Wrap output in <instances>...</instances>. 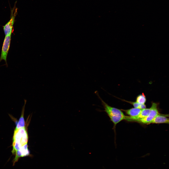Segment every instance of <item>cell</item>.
<instances>
[{"instance_id":"cell-1","label":"cell","mask_w":169,"mask_h":169,"mask_svg":"<svg viewBox=\"0 0 169 169\" xmlns=\"http://www.w3.org/2000/svg\"><path fill=\"white\" fill-rule=\"evenodd\" d=\"M97 95L101 100L105 111L113 124V129L115 134V128L117 124L122 120H125V116L122 111L120 109L112 107L105 102L99 96L98 92Z\"/></svg>"},{"instance_id":"cell-2","label":"cell","mask_w":169,"mask_h":169,"mask_svg":"<svg viewBox=\"0 0 169 169\" xmlns=\"http://www.w3.org/2000/svg\"><path fill=\"white\" fill-rule=\"evenodd\" d=\"M28 135L25 127L15 129L12 143V152L13 155L17 152H21L23 146L27 144Z\"/></svg>"},{"instance_id":"cell-3","label":"cell","mask_w":169,"mask_h":169,"mask_svg":"<svg viewBox=\"0 0 169 169\" xmlns=\"http://www.w3.org/2000/svg\"><path fill=\"white\" fill-rule=\"evenodd\" d=\"M17 1L15 3L14 7L11 9L10 19L9 21L3 26V29L5 35L12 34L15 18L17 14L18 8L16 6Z\"/></svg>"},{"instance_id":"cell-4","label":"cell","mask_w":169,"mask_h":169,"mask_svg":"<svg viewBox=\"0 0 169 169\" xmlns=\"http://www.w3.org/2000/svg\"><path fill=\"white\" fill-rule=\"evenodd\" d=\"M158 105L157 103H152L150 108V111L148 115L143 118L136 120L135 122L143 124H150L153 120L159 113L158 109Z\"/></svg>"},{"instance_id":"cell-5","label":"cell","mask_w":169,"mask_h":169,"mask_svg":"<svg viewBox=\"0 0 169 169\" xmlns=\"http://www.w3.org/2000/svg\"><path fill=\"white\" fill-rule=\"evenodd\" d=\"M12 34L5 35L3 44L0 57V62L3 60L5 61L7 67L8 65L7 62V57L10 48Z\"/></svg>"},{"instance_id":"cell-6","label":"cell","mask_w":169,"mask_h":169,"mask_svg":"<svg viewBox=\"0 0 169 169\" xmlns=\"http://www.w3.org/2000/svg\"><path fill=\"white\" fill-rule=\"evenodd\" d=\"M150 108L142 109L141 112L138 115L135 116H126L125 120L129 122H135L136 120L143 118L147 116L149 113Z\"/></svg>"},{"instance_id":"cell-7","label":"cell","mask_w":169,"mask_h":169,"mask_svg":"<svg viewBox=\"0 0 169 169\" xmlns=\"http://www.w3.org/2000/svg\"><path fill=\"white\" fill-rule=\"evenodd\" d=\"M169 114H163L159 113L153 120L151 123H169Z\"/></svg>"},{"instance_id":"cell-8","label":"cell","mask_w":169,"mask_h":169,"mask_svg":"<svg viewBox=\"0 0 169 169\" xmlns=\"http://www.w3.org/2000/svg\"><path fill=\"white\" fill-rule=\"evenodd\" d=\"M121 110L129 116L133 117L139 115L141 112L142 109L134 108L127 110Z\"/></svg>"},{"instance_id":"cell-9","label":"cell","mask_w":169,"mask_h":169,"mask_svg":"<svg viewBox=\"0 0 169 169\" xmlns=\"http://www.w3.org/2000/svg\"><path fill=\"white\" fill-rule=\"evenodd\" d=\"M24 104L22 108V115L17 124L15 129H17L25 127V121L23 117V115L24 111L25 104L27 102V100L25 99H24Z\"/></svg>"},{"instance_id":"cell-10","label":"cell","mask_w":169,"mask_h":169,"mask_svg":"<svg viewBox=\"0 0 169 169\" xmlns=\"http://www.w3.org/2000/svg\"><path fill=\"white\" fill-rule=\"evenodd\" d=\"M121 100L123 101L128 103L132 105L134 108L141 109H143L146 108V106L145 104H140L136 102H132L127 101L124 100Z\"/></svg>"},{"instance_id":"cell-11","label":"cell","mask_w":169,"mask_h":169,"mask_svg":"<svg viewBox=\"0 0 169 169\" xmlns=\"http://www.w3.org/2000/svg\"><path fill=\"white\" fill-rule=\"evenodd\" d=\"M137 102L140 104H145L146 101V97L143 93L138 95L136 98Z\"/></svg>"}]
</instances>
